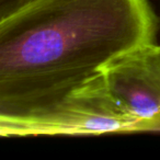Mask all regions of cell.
Segmentation results:
<instances>
[{"label": "cell", "instance_id": "7a4b0ae2", "mask_svg": "<svg viewBox=\"0 0 160 160\" xmlns=\"http://www.w3.org/2000/svg\"><path fill=\"white\" fill-rule=\"evenodd\" d=\"M139 132L114 105L96 72L58 100L19 114L0 115L3 137L87 136Z\"/></svg>", "mask_w": 160, "mask_h": 160}, {"label": "cell", "instance_id": "6da1fadb", "mask_svg": "<svg viewBox=\"0 0 160 160\" xmlns=\"http://www.w3.org/2000/svg\"><path fill=\"white\" fill-rule=\"evenodd\" d=\"M156 32L148 0H27L0 17V115L58 100Z\"/></svg>", "mask_w": 160, "mask_h": 160}, {"label": "cell", "instance_id": "277c9868", "mask_svg": "<svg viewBox=\"0 0 160 160\" xmlns=\"http://www.w3.org/2000/svg\"><path fill=\"white\" fill-rule=\"evenodd\" d=\"M27 0H0V17L11 12L14 8L20 6Z\"/></svg>", "mask_w": 160, "mask_h": 160}, {"label": "cell", "instance_id": "3957f363", "mask_svg": "<svg viewBox=\"0 0 160 160\" xmlns=\"http://www.w3.org/2000/svg\"><path fill=\"white\" fill-rule=\"evenodd\" d=\"M96 75L116 108L146 132L160 118V45L148 43L120 54Z\"/></svg>", "mask_w": 160, "mask_h": 160}]
</instances>
